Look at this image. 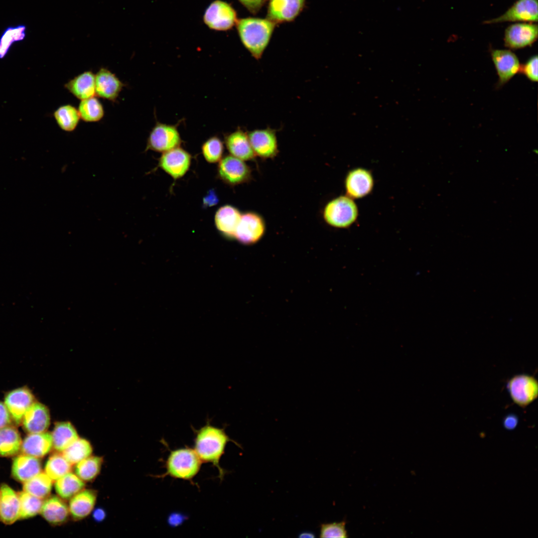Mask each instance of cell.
Instances as JSON below:
<instances>
[{
  "mask_svg": "<svg viewBox=\"0 0 538 538\" xmlns=\"http://www.w3.org/2000/svg\"><path fill=\"white\" fill-rule=\"evenodd\" d=\"M209 418L199 429L191 426L194 434L195 451L202 463H211L219 471V478L222 481L227 473L220 465V460L224 454L226 446L232 441L238 447L241 445L232 439L226 433L225 427L219 428L212 424Z\"/></svg>",
  "mask_w": 538,
  "mask_h": 538,
  "instance_id": "1",
  "label": "cell"
},
{
  "mask_svg": "<svg viewBox=\"0 0 538 538\" xmlns=\"http://www.w3.org/2000/svg\"><path fill=\"white\" fill-rule=\"evenodd\" d=\"M275 24L267 18L251 17L238 20L236 25L241 41L256 60L262 57Z\"/></svg>",
  "mask_w": 538,
  "mask_h": 538,
  "instance_id": "2",
  "label": "cell"
},
{
  "mask_svg": "<svg viewBox=\"0 0 538 538\" xmlns=\"http://www.w3.org/2000/svg\"><path fill=\"white\" fill-rule=\"evenodd\" d=\"M202 463L193 448L185 446L170 450L164 462L165 472L156 477L170 476L193 483V479L199 473Z\"/></svg>",
  "mask_w": 538,
  "mask_h": 538,
  "instance_id": "3",
  "label": "cell"
},
{
  "mask_svg": "<svg viewBox=\"0 0 538 538\" xmlns=\"http://www.w3.org/2000/svg\"><path fill=\"white\" fill-rule=\"evenodd\" d=\"M358 208L348 196H341L334 199L325 206L323 218L330 226L336 228H347L356 220Z\"/></svg>",
  "mask_w": 538,
  "mask_h": 538,
  "instance_id": "4",
  "label": "cell"
},
{
  "mask_svg": "<svg viewBox=\"0 0 538 538\" xmlns=\"http://www.w3.org/2000/svg\"><path fill=\"white\" fill-rule=\"evenodd\" d=\"M203 20L212 30L227 31L236 24L238 19L237 12L231 4L225 1L215 0L205 9Z\"/></svg>",
  "mask_w": 538,
  "mask_h": 538,
  "instance_id": "5",
  "label": "cell"
},
{
  "mask_svg": "<svg viewBox=\"0 0 538 538\" xmlns=\"http://www.w3.org/2000/svg\"><path fill=\"white\" fill-rule=\"evenodd\" d=\"M507 389L513 402L521 407H526L538 397V381L533 376L518 374L507 382Z\"/></svg>",
  "mask_w": 538,
  "mask_h": 538,
  "instance_id": "6",
  "label": "cell"
},
{
  "mask_svg": "<svg viewBox=\"0 0 538 538\" xmlns=\"http://www.w3.org/2000/svg\"><path fill=\"white\" fill-rule=\"evenodd\" d=\"M181 142L175 125L157 122L149 134L145 151L151 150L163 153L179 147Z\"/></svg>",
  "mask_w": 538,
  "mask_h": 538,
  "instance_id": "7",
  "label": "cell"
},
{
  "mask_svg": "<svg viewBox=\"0 0 538 538\" xmlns=\"http://www.w3.org/2000/svg\"><path fill=\"white\" fill-rule=\"evenodd\" d=\"M218 175L224 183L235 186L248 182L251 178V170L244 161L228 155L218 164Z\"/></svg>",
  "mask_w": 538,
  "mask_h": 538,
  "instance_id": "8",
  "label": "cell"
},
{
  "mask_svg": "<svg viewBox=\"0 0 538 538\" xmlns=\"http://www.w3.org/2000/svg\"><path fill=\"white\" fill-rule=\"evenodd\" d=\"M537 23L515 22L509 25L504 33V44L507 48L516 50L531 46L537 39Z\"/></svg>",
  "mask_w": 538,
  "mask_h": 538,
  "instance_id": "9",
  "label": "cell"
},
{
  "mask_svg": "<svg viewBox=\"0 0 538 538\" xmlns=\"http://www.w3.org/2000/svg\"><path fill=\"white\" fill-rule=\"evenodd\" d=\"M538 0H517L503 14L486 20L485 24L505 22H531L538 21Z\"/></svg>",
  "mask_w": 538,
  "mask_h": 538,
  "instance_id": "10",
  "label": "cell"
},
{
  "mask_svg": "<svg viewBox=\"0 0 538 538\" xmlns=\"http://www.w3.org/2000/svg\"><path fill=\"white\" fill-rule=\"evenodd\" d=\"M265 231V224L262 217L254 212H247L241 215L234 238L241 243L251 245L257 242Z\"/></svg>",
  "mask_w": 538,
  "mask_h": 538,
  "instance_id": "11",
  "label": "cell"
},
{
  "mask_svg": "<svg viewBox=\"0 0 538 538\" xmlns=\"http://www.w3.org/2000/svg\"><path fill=\"white\" fill-rule=\"evenodd\" d=\"M491 56L498 76V87L503 86L520 72L521 65L511 50L492 49Z\"/></svg>",
  "mask_w": 538,
  "mask_h": 538,
  "instance_id": "12",
  "label": "cell"
},
{
  "mask_svg": "<svg viewBox=\"0 0 538 538\" xmlns=\"http://www.w3.org/2000/svg\"><path fill=\"white\" fill-rule=\"evenodd\" d=\"M248 134L256 156L263 158H272L277 154L278 144L275 130L269 128L256 129L248 132Z\"/></svg>",
  "mask_w": 538,
  "mask_h": 538,
  "instance_id": "13",
  "label": "cell"
},
{
  "mask_svg": "<svg viewBox=\"0 0 538 538\" xmlns=\"http://www.w3.org/2000/svg\"><path fill=\"white\" fill-rule=\"evenodd\" d=\"M191 155L179 147L163 152L159 160V166L173 178L183 176L189 169Z\"/></svg>",
  "mask_w": 538,
  "mask_h": 538,
  "instance_id": "14",
  "label": "cell"
},
{
  "mask_svg": "<svg viewBox=\"0 0 538 538\" xmlns=\"http://www.w3.org/2000/svg\"><path fill=\"white\" fill-rule=\"evenodd\" d=\"M305 0H269L267 18L275 24L294 20L303 9Z\"/></svg>",
  "mask_w": 538,
  "mask_h": 538,
  "instance_id": "15",
  "label": "cell"
},
{
  "mask_svg": "<svg viewBox=\"0 0 538 538\" xmlns=\"http://www.w3.org/2000/svg\"><path fill=\"white\" fill-rule=\"evenodd\" d=\"M125 85L109 69L102 67L95 74L96 95L115 102Z\"/></svg>",
  "mask_w": 538,
  "mask_h": 538,
  "instance_id": "16",
  "label": "cell"
},
{
  "mask_svg": "<svg viewBox=\"0 0 538 538\" xmlns=\"http://www.w3.org/2000/svg\"><path fill=\"white\" fill-rule=\"evenodd\" d=\"M34 400L30 391L23 387L8 393L5 397L4 404L14 422L19 424L26 411L34 402Z\"/></svg>",
  "mask_w": 538,
  "mask_h": 538,
  "instance_id": "17",
  "label": "cell"
},
{
  "mask_svg": "<svg viewBox=\"0 0 538 538\" xmlns=\"http://www.w3.org/2000/svg\"><path fill=\"white\" fill-rule=\"evenodd\" d=\"M374 181L371 173L363 168L355 169L348 174L345 188L348 197L359 198L368 195L372 190Z\"/></svg>",
  "mask_w": 538,
  "mask_h": 538,
  "instance_id": "18",
  "label": "cell"
},
{
  "mask_svg": "<svg viewBox=\"0 0 538 538\" xmlns=\"http://www.w3.org/2000/svg\"><path fill=\"white\" fill-rule=\"evenodd\" d=\"M21 422L29 433L44 432L50 424L49 410L43 404L34 402L26 411Z\"/></svg>",
  "mask_w": 538,
  "mask_h": 538,
  "instance_id": "19",
  "label": "cell"
},
{
  "mask_svg": "<svg viewBox=\"0 0 538 538\" xmlns=\"http://www.w3.org/2000/svg\"><path fill=\"white\" fill-rule=\"evenodd\" d=\"M20 501L18 494L6 484L0 488V520L10 525L19 519Z\"/></svg>",
  "mask_w": 538,
  "mask_h": 538,
  "instance_id": "20",
  "label": "cell"
},
{
  "mask_svg": "<svg viewBox=\"0 0 538 538\" xmlns=\"http://www.w3.org/2000/svg\"><path fill=\"white\" fill-rule=\"evenodd\" d=\"M225 143L231 155L243 161L253 160L256 156L248 133L240 129L226 135Z\"/></svg>",
  "mask_w": 538,
  "mask_h": 538,
  "instance_id": "21",
  "label": "cell"
},
{
  "mask_svg": "<svg viewBox=\"0 0 538 538\" xmlns=\"http://www.w3.org/2000/svg\"><path fill=\"white\" fill-rule=\"evenodd\" d=\"M97 496L96 491L92 489H83L80 491L70 499L68 505L70 516L75 521L87 517L94 509Z\"/></svg>",
  "mask_w": 538,
  "mask_h": 538,
  "instance_id": "22",
  "label": "cell"
},
{
  "mask_svg": "<svg viewBox=\"0 0 538 538\" xmlns=\"http://www.w3.org/2000/svg\"><path fill=\"white\" fill-rule=\"evenodd\" d=\"M53 447L51 434L48 432L30 433L22 441V454L37 458L44 457Z\"/></svg>",
  "mask_w": 538,
  "mask_h": 538,
  "instance_id": "23",
  "label": "cell"
},
{
  "mask_svg": "<svg viewBox=\"0 0 538 538\" xmlns=\"http://www.w3.org/2000/svg\"><path fill=\"white\" fill-rule=\"evenodd\" d=\"M40 513L47 522L55 526L63 524L70 516L68 506L63 499L55 496L43 501Z\"/></svg>",
  "mask_w": 538,
  "mask_h": 538,
  "instance_id": "24",
  "label": "cell"
},
{
  "mask_svg": "<svg viewBox=\"0 0 538 538\" xmlns=\"http://www.w3.org/2000/svg\"><path fill=\"white\" fill-rule=\"evenodd\" d=\"M64 87L80 100L95 96V75L92 71H84L68 81Z\"/></svg>",
  "mask_w": 538,
  "mask_h": 538,
  "instance_id": "25",
  "label": "cell"
},
{
  "mask_svg": "<svg viewBox=\"0 0 538 538\" xmlns=\"http://www.w3.org/2000/svg\"><path fill=\"white\" fill-rule=\"evenodd\" d=\"M11 470L12 476L24 483L41 472V464L38 458L22 454L13 459Z\"/></svg>",
  "mask_w": 538,
  "mask_h": 538,
  "instance_id": "26",
  "label": "cell"
},
{
  "mask_svg": "<svg viewBox=\"0 0 538 538\" xmlns=\"http://www.w3.org/2000/svg\"><path fill=\"white\" fill-rule=\"evenodd\" d=\"M241 215L236 208L231 205H225L220 208L216 213L215 225L224 236L229 238H234Z\"/></svg>",
  "mask_w": 538,
  "mask_h": 538,
  "instance_id": "27",
  "label": "cell"
},
{
  "mask_svg": "<svg viewBox=\"0 0 538 538\" xmlns=\"http://www.w3.org/2000/svg\"><path fill=\"white\" fill-rule=\"evenodd\" d=\"M51 434L53 447L58 452L63 451L79 438L75 427L69 422L57 423Z\"/></svg>",
  "mask_w": 538,
  "mask_h": 538,
  "instance_id": "28",
  "label": "cell"
},
{
  "mask_svg": "<svg viewBox=\"0 0 538 538\" xmlns=\"http://www.w3.org/2000/svg\"><path fill=\"white\" fill-rule=\"evenodd\" d=\"M55 489L63 500H69L84 489L85 484L76 474L71 472L55 481Z\"/></svg>",
  "mask_w": 538,
  "mask_h": 538,
  "instance_id": "29",
  "label": "cell"
},
{
  "mask_svg": "<svg viewBox=\"0 0 538 538\" xmlns=\"http://www.w3.org/2000/svg\"><path fill=\"white\" fill-rule=\"evenodd\" d=\"M22 440L18 430L6 426L0 428V455L11 456L20 450Z\"/></svg>",
  "mask_w": 538,
  "mask_h": 538,
  "instance_id": "30",
  "label": "cell"
},
{
  "mask_svg": "<svg viewBox=\"0 0 538 538\" xmlns=\"http://www.w3.org/2000/svg\"><path fill=\"white\" fill-rule=\"evenodd\" d=\"M53 116L60 128L67 132L74 131L80 120L78 109L70 104L58 107L54 111Z\"/></svg>",
  "mask_w": 538,
  "mask_h": 538,
  "instance_id": "31",
  "label": "cell"
},
{
  "mask_svg": "<svg viewBox=\"0 0 538 538\" xmlns=\"http://www.w3.org/2000/svg\"><path fill=\"white\" fill-rule=\"evenodd\" d=\"M52 480L45 473L40 472L31 479L23 483L24 491L43 499L50 494Z\"/></svg>",
  "mask_w": 538,
  "mask_h": 538,
  "instance_id": "32",
  "label": "cell"
},
{
  "mask_svg": "<svg viewBox=\"0 0 538 538\" xmlns=\"http://www.w3.org/2000/svg\"><path fill=\"white\" fill-rule=\"evenodd\" d=\"M78 110L80 119L86 122H99L105 114L102 104L95 96L81 100Z\"/></svg>",
  "mask_w": 538,
  "mask_h": 538,
  "instance_id": "33",
  "label": "cell"
},
{
  "mask_svg": "<svg viewBox=\"0 0 538 538\" xmlns=\"http://www.w3.org/2000/svg\"><path fill=\"white\" fill-rule=\"evenodd\" d=\"M103 462L101 457L91 455L76 464L75 474L85 482L92 481L100 473Z\"/></svg>",
  "mask_w": 538,
  "mask_h": 538,
  "instance_id": "34",
  "label": "cell"
},
{
  "mask_svg": "<svg viewBox=\"0 0 538 538\" xmlns=\"http://www.w3.org/2000/svg\"><path fill=\"white\" fill-rule=\"evenodd\" d=\"M93 448L90 442L79 437L62 453L68 462L74 465L91 456Z\"/></svg>",
  "mask_w": 538,
  "mask_h": 538,
  "instance_id": "35",
  "label": "cell"
},
{
  "mask_svg": "<svg viewBox=\"0 0 538 538\" xmlns=\"http://www.w3.org/2000/svg\"><path fill=\"white\" fill-rule=\"evenodd\" d=\"M26 35V26L24 24L5 28L0 36V58L7 54L13 43L24 40Z\"/></svg>",
  "mask_w": 538,
  "mask_h": 538,
  "instance_id": "36",
  "label": "cell"
},
{
  "mask_svg": "<svg viewBox=\"0 0 538 538\" xmlns=\"http://www.w3.org/2000/svg\"><path fill=\"white\" fill-rule=\"evenodd\" d=\"M71 465L62 454L56 453L47 461L45 473L52 481H56L71 472Z\"/></svg>",
  "mask_w": 538,
  "mask_h": 538,
  "instance_id": "37",
  "label": "cell"
},
{
  "mask_svg": "<svg viewBox=\"0 0 538 538\" xmlns=\"http://www.w3.org/2000/svg\"><path fill=\"white\" fill-rule=\"evenodd\" d=\"M20 501L19 519L33 517L40 513L43 501L24 491L18 493Z\"/></svg>",
  "mask_w": 538,
  "mask_h": 538,
  "instance_id": "38",
  "label": "cell"
},
{
  "mask_svg": "<svg viewBox=\"0 0 538 538\" xmlns=\"http://www.w3.org/2000/svg\"><path fill=\"white\" fill-rule=\"evenodd\" d=\"M201 149L206 160L209 163H214L220 161L222 159L224 145L218 137L213 136L203 143Z\"/></svg>",
  "mask_w": 538,
  "mask_h": 538,
  "instance_id": "39",
  "label": "cell"
},
{
  "mask_svg": "<svg viewBox=\"0 0 538 538\" xmlns=\"http://www.w3.org/2000/svg\"><path fill=\"white\" fill-rule=\"evenodd\" d=\"M347 522L345 520L340 522L321 524L320 525V538L348 537L346 528Z\"/></svg>",
  "mask_w": 538,
  "mask_h": 538,
  "instance_id": "40",
  "label": "cell"
},
{
  "mask_svg": "<svg viewBox=\"0 0 538 538\" xmlns=\"http://www.w3.org/2000/svg\"><path fill=\"white\" fill-rule=\"evenodd\" d=\"M520 72L523 73L531 81H538V56H532L521 65Z\"/></svg>",
  "mask_w": 538,
  "mask_h": 538,
  "instance_id": "41",
  "label": "cell"
},
{
  "mask_svg": "<svg viewBox=\"0 0 538 538\" xmlns=\"http://www.w3.org/2000/svg\"><path fill=\"white\" fill-rule=\"evenodd\" d=\"M251 13H257L267 0H238Z\"/></svg>",
  "mask_w": 538,
  "mask_h": 538,
  "instance_id": "42",
  "label": "cell"
},
{
  "mask_svg": "<svg viewBox=\"0 0 538 538\" xmlns=\"http://www.w3.org/2000/svg\"><path fill=\"white\" fill-rule=\"evenodd\" d=\"M11 416L4 404L0 402V428L8 426Z\"/></svg>",
  "mask_w": 538,
  "mask_h": 538,
  "instance_id": "43",
  "label": "cell"
},
{
  "mask_svg": "<svg viewBox=\"0 0 538 538\" xmlns=\"http://www.w3.org/2000/svg\"><path fill=\"white\" fill-rule=\"evenodd\" d=\"M518 418L515 414H509L503 420L504 427L507 429H513L517 425Z\"/></svg>",
  "mask_w": 538,
  "mask_h": 538,
  "instance_id": "44",
  "label": "cell"
},
{
  "mask_svg": "<svg viewBox=\"0 0 538 538\" xmlns=\"http://www.w3.org/2000/svg\"><path fill=\"white\" fill-rule=\"evenodd\" d=\"M219 200L213 190L209 191L207 195L203 198L204 207H211L217 204Z\"/></svg>",
  "mask_w": 538,
  "mask_h": 538,
  "instance_id": "45",
  "label": "cell"
},
{
  "mask_svg": "<svg viewBox=\"0 0 538 538\" xmlns=\"http://www.w3.org/2000/svg\"><path fill=\"white\" fill-rule=\"evenodd\" d=\"M93 516L96 521L101 522L105 518L106 513L103 509H97L94 511Z\"/></svg>",
  "mask_w": 538,
  "mask_h": 538,
  "instance_id": "46",
  "label": "cell"
},
{
  "mask_svg": "<svg viewBox=\"0 0 538 538\" xmlns=\"http://www.w3.org/2000/svg\"><path fill=\"white\" fill-rule=\"evenodd\" d=\"M183 516H181L180 515L173 514V515L170 516V517L169 518V522L171 524V525H176L177 524H179L182 521L183 518H181V519H179V518H181Z\"/></svg>",
  "mask_w": 538,
  "mask_h": 538,
  "instance_id": "47",
  "label": "cell"
},
{
  "mask_svg": "<svg viewBox=\"0 0 538 538\" xmlns=\"http://www.w3.org/2000/svg\"><path fill=\"white\" fill-rule=\"evenodd\" d=\"M298 537L299 538H315L316 536H315V534L314 533L312 532L305 531V532H302L301 533H299Z\"/></svg>",
  "mask_w": 538,
  "mask_h": 538,
  "instance_id": "48",
  "label": "cell"
}]
</instances>
